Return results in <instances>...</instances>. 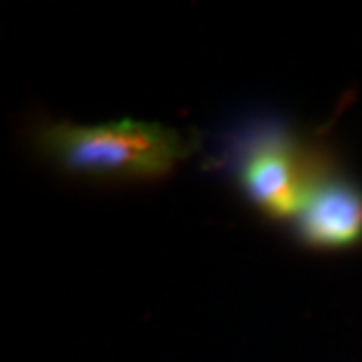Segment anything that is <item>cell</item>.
Here are the masks:
<instances>
[{"mask_svg": "<svg viewBox=\"0 0 362 362\" xmlns=\"http://www.w3.org/2000/svg\"><path fill=\"white\" fill-rule=\"evenodd\" d=\"M33 144L64 175L115 184H156L193 153L181 129L129 115L104 122L47 118L35 125Z\"/></svg>", "mask_w": 362, "mask_h": 362, "instance_id": "1", "label": "cell"}, {"mask_svg": "<svg viewBox=\"0 0 362 362\" xmlns=\"http://www.w3.org/2000/svg\"><path fill=\"white\" fill-rule=\"evenodd\" d=\"M238 195L262 219L289 223L315 163L282 122H255L235 134L228 151Z\"/></svg>", "mask_w": 362, "mask_h": 362, "instance_id": "2", "label": "cell"}, {"mask_svg": "<svg viewBox=\"0 0 362 362\" xmlns=\"http://www.w3.org/2000/svg\"><path fill=\"white\" fill-rule=\"evenodd\" d=\"M303 250L344 255L362 245V184L329 165H317L287 223Z\"/></svg>", "mask_w": 362, "mask_h": 362, "instance_id": "3", "label": "cell"}]
</instances>
